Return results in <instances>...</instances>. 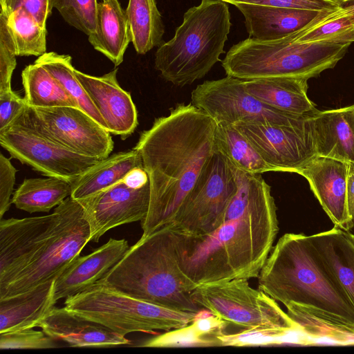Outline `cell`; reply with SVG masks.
<instances>
[{
    "mask_svg": "<svg viewBox=\"0 0 354 354\" xmlns=\"http://www.w3.org/2000/svg\"><path fill=\"white\" fill-rule=\"evenodd\" d=\"M235 174L237 189L216 219L201 234L180 233L181 268L198 285L258 277L279 232L270 185L259 174Z\"/></svg>",
    "mask_w": 354,
    "mask_h": 354,
    "instance_id": "cell-1",
    "label": "cell"
},
{
    "mask_svg": "<svg viewBox=\"0 0 354 354\" xmlns=\"http://www.w3.org/2000/svg\"><path fill=\"white\" fill-rule=\"evenodd\" d=\"M216 122L192 103L179 104L141 133L133 148L150 183L142 236L171 225L216 151Z\"/></svg>",
    "mask_w": 354,
    "mask_h": 354,
    "instance_id": "cell-2",
    "label": "cell"
},
{
    "mask_svg": "<svg viewBox=\"0 0 354 354\" xmlns=\"http://www.w3.org/2000/svg\"><path fill=\"white\" fill-rule=\"evenodd\" d=\"M259 289L284 306L296 304L354 324V306L309 236L286 233L273 245L258 276Z\"/></svg>",
    "mask_w": 354,
    "mask_h": 354,
    "instance_id": "cell-3",
    "label": "cell"
},
{
    "mask_svg": "<svg viewBox=\"0 0 354 354\" xmlns=\"http://www.w3.org/2000/svg\"><path fill=\"white\" fill-rule=\"evenodd\" d=\"M181 235L171 225L141 238L100 281L130 297L176 310L198 313V287L180 266Z\"/></svg>",
    "mask_w": 354,
    "mask_h": 354,
    "instance_id": "cell-4",
    "label": "cell"
},
{
    "mask_svg": "<svg viewBox=\"0 0 354 354\" xmlns=\"http://www.w3.org/2000/svg\"><path fill=\"white\" fill-rule=\"evenodd\" d=\"M230 19L226 2L201 0L185 12L173 38L158 47L155 68L177 86L204 77L225 52Z\"/></svg>",
    "mask_w": 354,
    "mask_h": 354,
    "instance_id": "cell-5",
    "label": "cell"
},
{
    "mask_svg": "<svg viewBox=\"0 0 354 354\" xmlns=\"http://www.w3.org/2000/svg\"><path fill=\"white\" fill-rule=\"evenodd\" d=\"M351 44L299 42L293 33L269 41L248 37L230 48L222 66L227 75L241 80L279 77L309 80L334 68Z\"/></svg>",
    "mask_w": 354,
    "mask_h": 354,
    "instance_id": "cell-6",
    "label": "cell"
},
{
    "mask_svg": "<svg viewBox=\"0 0 354 354\" xmlns=\"http://www.w3.org/2000/svg\"><path fill=\"white\" fill-rule=\"evenodd\" d=\"M65 307L126 336L133 332H165L187 326L197 313L184 312L147 302L97 281L66 298Z\"/></svg>",
    "mask_w": 354,
    "mask_h": 354,
    "instance_id": "cell-7",
    "label": "cell"
},
{
    "mask_svg": "<svg viewBox=\"0 0 354 354\" xmlns=\"http://www.w3.org/2000/svg\"><path fill=\"white\" fill-rule=\"evenodd\" d=\"M192 297L223 323L225 333L299 328L277 301L252 288L246 279L198 285Z\"/></svg>",
    "mask_w": 354,
    "mask_h": 354,
    "instance_id": "cell-8",
    "label": "cell"
},
{
    "mask_svg": "<svg viewBox=\"0 0 354 354\" xmlns=\"http://www.w3.org/2000/svg\"><path fill=\"white\" fill-rule=\"evenodd\" d=\"M54 212L55 223L44 243L30 262L0 288V299L55 279L90 241L89 224L79 201L69 196Z\"/></svg>",
    "mask_w": 354,
    "mask_h": 354,
    "instance_id": "cell-9",
    "label": "cell"
},
{
    "mask_svg": "<svg viewBox=\"0 0 354 354\" xmlns=\"http://www.w3.org/2000/svg\"><path fill=\"white\" fill-rule=\"evenodd\" d=\"M192 104L217 124H299L309 116L284 112L250 94L243 80L232 76L205 81L192 92Z\"/></svg>",
    "mask_w": 354,
    "mask_h": 354,
    "instance_id": "cell-10",
    "label": "cell"
},
{
    "mask_svg": "<svg viewBox=\"0 0 354 354\" xmlns=\"http://www.w3.org/2000/svg\"><path fill=\"white\" fill-rule=\"evenodd\" d=\"M14 122L78 153L98 160L107 158L113 149L111 133L80 108L26 106Z\"/></svg>",
    "mask_w": 354,
    "mask_h": 354,
    "instance_id": "cell-11",
    "label": "cell"
},
{
    "mask_svg": "<svg viewBox=\"0 0 354 354\" xmlns=\"http://www.w3.org/2000/svg\"><path fill=\"white\" fill-rule=\"evenodd\" d=\"M237 189L234 167L216 149L170 225L185 236L201 234Z\"/></svg>",
    "mask_w": 354,
    "mask_h": 354,
    "instance_id": "cell-12",
    "label": "cell"
},
{
    "mask_svg": "<svg viewBox=\"0 0 354 354\" xmlns=\"http://www.w3.org/2000/svg\"><path fill=\"white\" fill-rule=\"evenodd\" d=\"M0 145L12 158L42 175L71 183L99 160L72 151L17 122L0 131Z\"/></svg>",
    "mask_w": 354,
    "mask_h": 354,
    "instance_id": "cell-13",
    "label": "cell"
},
{
    "mask_svg": "<svg viewBox=\"0 0 354 354\" xmlns=\"http://www.w3.org/2000/svg\"><path fill=\"white\" fill-rule=\"evenodd\" d=\"M234 126L272 171L297 173L317 156L309 118L295 125L241 122Z\"/></svg>",
    "mask_w": 354,
    "mask_h": 354,
    "instance_id": "cell-14",
    "label": "cell"
},
{
    "mask_svg": "<svg viewBox=\"0 0 354 354\" xmlns=\"http://www.w3.org/2000/svg\"><path fill=\"white\" fill-rule=\"evenodd\" d=\"M77 201L82 205L89 224L90 241L97 242L109 230L145 218L149 207L150 183L134 189L122 180Z\"/></svg>",
    "mask_w": 354,
    "mask_h": 354,
    "instance_id": "cell-15",
    "label": "cell"
},
{
    "mask_svg": "<svg viewBox=\"0 0 354 354\" xmlns=\"http://www.w3.org/2000/svg\"><path fill=\"white\" fill-rule=\"evenodd\" d=\"M55 213L24 218L0 219V288L32 260L48 236Z\"/></svg>",
    "mask_w": 354,
    "mask_h": 354,
    "instance_id": "cell-16",
    "label": "cell"
},
{
    "mask_svg": "<svg viewBox=\"0 0 354 354\" xmlns=\"http://www.w3.org/2000/svg\"><path fill=\"white\" fill-rule=\"evenodd\" d=\"M349 163L315 156L297 174L304 176L323 209L335 227L350 230L354 226L347 207Z\"/></svg>",
    "mask_w": 354,
    "mask_h": 354,
    "instance_id": "cell-17",
    "label": "cell"
},
{
    "mask_svg": "<svg viewBox=\"0 0 354 354\" xmlns=\"http://www.w3.org/2000/svg\"><path fill=\"white\" fill-rule=\"evenodd\" d=\"M115 68L102 76H93L75 69V74L104 120L107 130L126 139L135 131L138 112L131 93L122 88Z\"/></svg>",
    "mask_w": 354,
    "mask_h": 354,
    "instance_id": "cell-18",
    "label": "cell"
},
{
    "mask_svg": "<svg viewBox=\"0 0 354 354\" xmlns=\"http://www.w3.org/2000/svg\"><path fill=\"white\" fill-rule=\"evenodd\" d=\"M126 239L113 238L85 256H79L55 279L54 299L75 295L104 278L129 250Z\"/></svg>",
    "mask_w": 354,
    "mask_h": 354,
    "instance_id": "cell-19",
    "label": "cell"
},
{
    "mask_svg": "<svg viewBox=\"0 0 354 354\" xmlns=\"http://www.w3.org/2000/svg\"><path fill=\"white\" fill-rule=\"evenodd\" d=\"M37 326L47 335L71 346L111 347L131 343L125 336L65 306H54Z\"/></svg>",
    "mask_w": 354,
    "mask_h": 354,
    "instance_id": "cell-20",
    "label": "cell"
},
{
    "mask_svg": "<svg viewBox=\"0 0 354 354\" xmlns=\"http://www.w3.org/2000/svg\"><path fill=\"white\" fill-rule=\"evenodd\" d=\"M243 14L249 37L269 41L297 32L331 11H316L235 3Z\"/></svg>",
    "mask_w": 354,
    "mask_h": 354,
    "instance_id": "cell-21",
    "label": "cell"
},
{
    "mask_svg": "<svg viewBox=\"0 0 354 354\" xmlns=\"http://www.w3.org/2000/svg\"><path fill=\"white\" fill-rule=\"evenodd\" d=\"M316 155L354 162V104L309 117Z\"/></svg>",
    "mask_w": 354,
    "mask_h": 354,
    "instance_id": "cell-22",
    "label": "cell"
},
{
    "mask_svg": "<svg viewBox=\"0 0 354 354\" xmlns=\"http://www.w3.org/2000/svg\"><path fill=\"white\" fill-rule=\"evenodd\" d=\"M55 281L0 299V333L37 326L57 302Z\"/></svg>",
    "mask_w": 354,
    "mask_h": 354,
    "instance_id": "cell-23",
    "label": "cell"
},
{
    "mask_svg": "<svg viewBox=\"0 0 354 354\" xmlns=\"http://www.w3.org/2000/svg\"><path fill=\"white\" fill-rule=\"evenodd\" d=\"M243 80L250 94L276 109L301 115L318 111L307 95V79L279 77Z\"/></svg>",
    "mask_w": 354,
    "mask_h": 354,
    "instance_id": "cell-24",
    "label": "cell"
},
{
    "mask_svg": "<svg viewBox=\"0 0 354 354\" xmlns=\"http://www.w3.org/2000/svg\"><path fill=\"white\" fill-rule=\"evenodd\" d=\"M299 327L300 346H354V324L304 306H285Z\"/></svg>",
    "mask_w": 354,
    "mask_h": 354,
    "instance_id": "cell-25",
    "label": "cell"
},
{
    "mask_svg": "<svg viewBox=\"0 0 354 354\" xmlns=\"http://www.w3.org/2000/svg\"><path fill=\"white\" fill-rule=\"evenodd\" d=\"M309 237L326 266L354 306V234L335 226Z\"/></svg>",
    "mask_w": 354,
    "mask_h": 354,
    "instance_id": "cell-26",
    "label": "cell"
},
{
    "mask_svg": "<svg viewBox=\"0 0 354 354\" xmlns=\"http://www.w3.org/2000/svg\"><path fill=\"white\" fill-rule=\"evenodd\" d=\"M95 50L105 55L118 66L131 42V33L126 11L118 0L102 1L98 3L97 27L88 36Z\"/></svg>",
    "mask_w": 354,
    "mask_h": 354,
    "instance_id": "cell-27",
    "label": "cell"
},
{
    "mask_svg": "<svg viewBox=\"0 0 354 354\" xmlns=\"http://www.w3.org/2000/svg\"><path fill=\"white\" fill-rule=\"evenodd\" d=\"M139 167H143L142 160L134 149L99 160L71 183V197L75 200L88 198L122 181L129 171Z\"/></svg>",
    "mask_w": 354,
    "mask_h": 354,
    "instance_id": "cell-28",
    "label": "cell"
},
{
    "mask_svg": "<svg viewBox=\"0 0 354 354\" xmlns=\"http://www.w3.org/2000/svg\"><path fill=\"white\" fill-rule=\"evenodd\" d=\"M225 333L223 323L210 311L202 308L187 326L166 331L139 346H220L218 337Z\"/></svg>",
    "mask_w": 354,
    "mask_h": 354,
    "instance_id": "cell-29",
    "label": "cell"
},
{
    "mask_svg": "<svg viewBox=\"0 0 354 354\" xmlns=\"http://www.w3.org/2000/svg\"><path fill=\"white\" fill-rule=\"evenodd\" d=\"M71 183L58 178H26L15 192L11 202L28 213L48 212L71 196Z\"/></svg>",
    "mask_w": 354,
    "mask_h": 354,
    "instance_id": "cell-30",
    "label": "cell"
},
{
    "mask_svg": "<svg viewBox=\"0 0 354 354\" xmlns=\"http://www.w3.org/2000/svg\"><path fill=\"white\" fill-rule=\"evenodd\" d=\"M125 11L138 54L145 55L163 43L165 25L156 0H129Z\"/></svg>",
    "mask_w": 354,
    "mask_h": 354,
    "instance_id": "cell-31",
    "label": "cell"
},
{
    "mask_svg": "<svg viewBox=\"0 0 354 354\" xmlns=\"http://www.w3.org/2000/svg\"><path fill=\"white\" fill-rule=\"evenodd\" d=\"M24 100L35 108L71 106L79 108L57 80L41 65L34 63L21 72Z\"/></svg>",
    "mask_w": 354,
    "mask_h": 354,
    "instance_id": "cell-32",
    "label": "cell"
},
{
    "mask_svg": "<svg viewBox=\"0 0 354 354\" xmlns=\"http://www.w3.org/2000/svg\"><path fill=\"white\" fill-rule=\"evenodd\" d=\"M216 149L237 169L252 174L272 171L250 142L234 125L217 124Z\"/></svg>",
    "mask_w": 354,
    "mask_h": 354,
    "instance_id": "cell-33",
    "label": "cell"
},
{
    "mask_svg": "<svg viewBox=\"0 0 354 354\" xmlns=\"http://www.w3.org/2000/svg\"><path fill=\"white\" fill-rule=\"evenodd\" d=\"M35 62L41 65L57 80L80 109L107 129L104 120L77 79L70 55L49 52L38 57Z\"/></svg>",
    "mask_w": 354,
    "mask_h": 354,
    "instance_id": "cell-34",
    "label": "cell"
},
{
    "mask_svg": "<svg viewBox=\"0 0 354 354\" xmlns=\"http://www.w3.org/2000/svg\"><path fill=\"white\" fill-rule=\"evenodd\" d=\"M7 23L17 56L40 57L46 53V28L31 14L19 8L7 14Z\"/></svg>",
    "mask_w": 354,
    "mask_h": 354,
    "instance_id": "cell-35",
    "label": "cell"
},
{
    "mask_svg": "<svg viewBox=\"0 0 354 354\" xmlns=\"http://www.w3.org/2000/svg\"><path fill=\"white\" fill-rule=\"evenodd\" d=\"M297 329H261L239 333H223L218 337L222 346H265L274 344L299 345V333Z\"/></svg>",
    "mask_w": 354,
    "mask_h": 354,
    "instance_id": "cell-36",
    "label": "cell"
},
{
    "mask_svg": "<svg viewBox=\"0 0 354 354\" xmlns=\"http://www.w3.org/2000/svg\"><path fill=\"white\" fill-rule=\"evenodd\" d=\"M63 19L71 26L88 36L97 27V0H51Z\"/></svg>",
    "mask_w": 354,
    "mask_h": 354,
    "instance_id": "cell-37",
    "label": "cell"
},
{
    "mask_svg": "<svg viewBox=\"0 0 354 354\" xmlns=\"http://www.w3.org/2000/svg\"><path fill=\"white\" fill-rule=\"evenodd\" d=\"M17 52L7 23V14L0 13V93L12 91L11 79L17 66Z\"/></svg>",
    "mask_w": 354,
    "mask_h": 354,
    "instance_id": "cell-38",
    "label": "cell"
},
{
    "mask_svg": "<svg viewBox=\"0 0 354 354\" xmlns=\"http://www.w3.org/2000/svg\"><path fill=\"white\" fill-rule=\"evenodd\" d=\"M58 342L43 330H35L32 328L0 333L1 350L54 348L59 346Z\"/></svg>",
    "mask_w": 354,
    "mask_h": 354,
    "instance_id": "cell-39",
    "label": "cell"
},
{
    "mask_svg": "<svg viewBox=\"0 0 354 354\" xmlns=\"http://www.w3.org/2000/svg\"><path fill=\"white\" fill-rule=\"evenodd\" d=\"M234 4L243 3L250 4L266 5L275 7L294 9L331 11L339 8L338 0H222Z\"/></svg>",
    "mask_w": 354,
    "mask_h": 354,
    "instance_id": "cell-40",
    "label": "cell"
},
{
    "mask_svg": "<svg viewBox=\"0 0 354 354\" xmlns=\"http://www.w3.org/2000/svg\"><path fill=\"white\" fill-rule=\"evenodd\" d=\"M1 9L7 14L22 8L31 14L39 25L46 28V20L53 8L51 0H0Z\"/></svg>",
    "mask_w": 354,
    "mask_h": 354,
    "instance_id": "cell-41",
    "label": "cell"
},
{
    "mask_svg": "<svg viewBox=\"0 0 354 354\" xmlns=\"http://www.w3.org/2000/svg\"><path fill=\"white\" fill-rule=\"evenodd\" d=\"M27 104L15 91L0 93V131L10 127L23 113Z\"/></svg>",
    "mask_w": 354,
    "mask_h": 354,
    "instance_id": "cell-42",
    "label": "cell"
},
{
    "mask_svg": "<svg viewBox=\"0 0 354 354\" xmlns=\"http://www.w3.org/2000/svg\"><path fill=\"white\" fill-rule=\"evenodd\" d=\"M17 169L10 160L0 153V218L8 210L12 203L10 197L13 191Z\"/></svg>",
    "mask_w": 354,
    "mask_h": 354,
    "instance_id": "cell-43",
    "label": "cell"
},
{
    "mask_svg": "<svg viewBox=\"0 0 354 354\" xmlns=\"http://www.w3.org/2000/svg\"><path fill=\"white\" fill-rule=\"evenodd\" d=\"M122 182L129 187L138 189L149 183V176L143 167H136L129 171Z\"/></svg>",
    "mask_w": 354,
    "mask_h": 354,
    "instance_id": "cell-44",
    "label": "cell"
},
{
    "mask_svg": "<svg viewBox=\"0 0 354 354\" xmlns=\"http://www.w3.org/2000/svg\"><path fill=\"white\" fill-rule=\"evenodd\" d=\"M346 192L348 214L354 222V162L349 163Z\"/></svg>",
    "mask_w": 354,
    "mask_h": 354,
    "instance_id": "cell-45",
    "label": "cell"
},
{
    "mask_svg": "<svg viewBox=\"0 0 354 354\" xmlns=\"http://www.w3.org/2000/svg\"><path fill=\"white\" fill-rule=\"evenodd\" d=\"M102 1H107V0H102Z\"/></svg>",
    "mask_w": 354,
    "mask_h": 354,
    "instance_id": "cell-46",
    "label": "cell"
}]
</instances>
